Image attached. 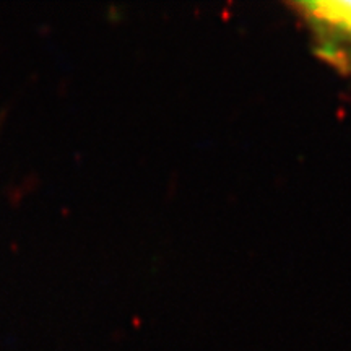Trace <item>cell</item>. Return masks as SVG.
Returning <instances> with one entry per match:
<instances>
[{
    "label": "cell",
    "mask_w": 351,
    "mask_h": 351,
    "mask_svg": "<svg viewBox=\"0 0 351 351\" xmlns=\"http://www.w3.org/2000/svg\"><path fill=\"white\" fill-rule=\"evenodd\" d=\"M298 10L322 32L351 38V2L348 0H322V2L296 3Z\"/></svg>",
    "instance_id": "cell-1"
}]
</instances>
